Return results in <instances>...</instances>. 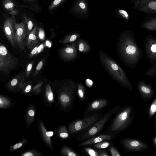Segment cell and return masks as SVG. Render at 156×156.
<instances>
[{"mask_svg": "<svg viewBox=\"0 0 156 156\" xmlns=\"http://www.w3.org/2000/svg\"><path fill=\"white\" fill-rule=\"evenodd\" d=\"M39 125L40 133L43 141L49 148L52 150L53 147L51 137L54 134L53 132L47 131L43 123L41 120L39 121Z\"/></svg>", "mask_w": 156, "mask_h": 156, "instance_id": "9c48e42d", "label": "cell"}, {"mask_svg": "<svg viewBox=\"0 0 156 156\" xmlns=\"http://www.w3.org/2000/svg\"><path fill=\"white\" fill-rule=\"evenodd\" d=\"M2 103V101L1 99L0 98V104H1Z\"/></svg>", "mask_w": 156, "mask_h": 156, "instance_id": "db71d44e", "label": "cell"}, {"mask_svg": "<svg viewBox=\"0 0 156 156\" xmlns=\"http://www.w3.org/2000/svg\"><path fill=\"white\" fill-rule=\"evenodd\" d=\"M98 152L99 156H108V155L106 151L103 150H100Z\"/></svg>", "mask_w": 156, "mask_h": 156, "instance_id": "d6a6232c", "label": "cell"}, {"mask_svg": "<svg viewBox=\"0 0 156 156\" xmlns=\"http://www.w3.org/2000/svg\"><path fill=\"white\" fill-rule=\"evenodd\" d=\"M140 89L144 98H145V100H149V98L151 97V91L150 89L144 86H141Z\"/></svg>", "mask_w": 156, "mask_h": 156, "instance_id": "ffe728a7", "label": "cell"}, {"mask_svg": "<svg viewBox=\"0 0 156 156\" xmlns=\"http://www.w3.org/2000/svg\"><path fill=\"white\" fill-rule=\"evenodd\" d=\"M22 146V144L19 143L16 144L14 146L13 148L14 149H16L21 147Z\"/></svg>", "mask_w": 156, "mask_h": 156, "instance_id": "7bdbcfd3", "label": "cell"}, {"mask_svg": "<svg viewBox=\"0 0 156 156\" xmlns=\"http://www.w3.org/2000/svg\"><path fill=\"white\" fill-rule=\"evenodd\" d=\"M136 51V47L133 46L129 45L128 46L126 49V53L129 55H133L134 54Z\"/></svg>", "mask_w": 156, "mask_h": 156, "instance_id": "4316f807", "label": "cell"}, {"mask_svg": "<svg viewBox=\"0 0 156 156\" xmlns=\"http://www.w3.org/2000/svg\"><path fill=\"white\" fill-rule=\"evenodd\" d=\"M94 146L98 149H104L108 147L110 144V143L108 142H100L95 144Z\"/></svg>", "mask_w": 156, "mask_h": 156, "instance_id": "d4e9b609", "label": "cell"}, {"mask_svg": "<svg viewBox=\"0 0 156 156\" xmlns=\"http://www.w3.org/2000/svg\"><path fill=\"white\" fill-rule=\"evenodd\" d=\"M46 45L47 46H48L49 47H51V43L48 41H47L46 42Z\"/></svg>", "mask_w": 156, "mask_h": 156, "instance_id": "681fc988", "label": "cell"}, {"mask_svg": "<svg viewBox=\"0 0 156 156\" xmlns=\"http://www.w3.org/2000/svg\"><path fill=\"white\" fill-rule=\"evenodd\" d=\"M77 37L75 35H72L70 39V41H74L76 38Z\"/></svg>", "mask_w": 156, "mask_h": 156, "instance_id": "bcb514c9", "label": "cell"}, {"mask_svg": "<svg viewBox=\"0 0 156 156\" xmlns=\"http://www.w3.org/2000/svg\"><path fill=\"white\" fill-rule=\"evenodd\" d=\"M23 0L27 2H31L35 1L36 0Z\"/></svg>", "mask_w": 156, "mask_h": 156, "instance_id": "816d5d0a", "label": "cell"}, {"mask_svg": "<svg viewBox=\"0 0 156 156\" xmlns=\"http://www.w3.org/2000/svg\"><path fill=\"white\" fill-rule=\"evenodd\" d=\"M108 100L105 99H100L93 101L89 107L90 111L99 110L106 107L108 105Z\"/></svg>", "mask_w": 156, "mask_h": 156, "instance_id": "7c38bea8", "label": "cell"}, {"mask_svg": "<svg viewBox=\"0 0 156 156\" xmlns=\"http://www.w3.org/2000/svg\"><path fill=\"white\" fill-rule=\"evenodd\" d=\"M43 48V44H41L39 47L37 49V52H39L41 51Z\"/></svg>", "mask_w": 156, "mask_h": 156, "instance_id": "7dc6e473", "label": "cell"}, {"mask_svg": "<svg viewBox=\"0 0 156 156\" xmlns=\"http://www.w3.org/2000/svg\"><path fill=\"white\" fill-rule=\"evenodd\" d=\"M18 13V12L17 10H14L10 12L9 14L12 16H15L17 15Z\"/></svg>", "mask_w": 156, "mask_h": 156, "instance_id": "ee69618b", "label": "cell"}, {"mask_svg": "<svg viewBox=\"0 0 156 156\" xmlns=\"http://www.w3.org/2000/svg\"><path fill=\"white\" fill-rule=\"evenodd\" d=\"M151 51L152 52L155 53L156 51V45L155 44H153L151 48Z\"/></svg>", "mask_w": 156, "mask_h": 156, "instance_id": "f6af8a7d", "label": "cell"}, {"mask_svg": "<svg viewBox=\"0 0 156 156\" xmlns=\"http://www.w3.org/2000/svg\"><path fill=\"white\" fill-rule=\"evenodd\" d=\"M38 47H36L34 48L31 52V54L32 55H34L37 52Z\"/></svg>", "mask_w": 156, "mask_h": 156, "instance_id": "60d3db41", "label": "cell"}, {"mask_svg": "<svg viewBox=\"0 0 156 156\" xmlns=\"http://www.w3.org/2000/svg\"><path fill=\"white\" fill-rule=\"evenodd\" d=\"M58 133L60 137L65 139L68 137L69 135L65 126H62L59 129Z\"/></svg>", "mask_w": 156, "mask_h": 156, "instance_id": "7402d4cb", "label": "cell"}, {"mask_svg": "<svg viewBox=\"0 0 156 156\" xmlns=\"http://www.w3.org/2000/svg\"><path fill=\"white\" fill-rule=\"evenodd\" d=\"M141 26L150 30H155L156 27V16H148L144 20Z\"/></svg>", "mask_w": 156, "mask_h": 156, "instance_id": "4fadbf2b", "label": "cell"}, {"mask_svg": "<svg viewBox=\"0 0 156 156\" xmlns=\"http://www.w3.org/2000/svg\"><path fill=\"white\" fill-rule=\"evenodd\" d=\"M62 154L65 156H77L78 155L74 151L69 147L64 146L61 149Z\"/></svg>", "mask_w": 156, "mask_h": 156, "instance_id": "2e32d148", "label": "cell"}, {"mask_svg": "<svg viewBox=\"0 0 156 156\" xmlns=\"http://www.w3.org/2000/svg\"><path fill=\"white\" fill-rule=\"evenodd\" d=\"M84 49V46L83 44L81 43L80 44L79 47V50L80 51H82Z\"/></svg>", "mask_w": 156, "mask_h": 156, "instance_id": "b9f144b4", "label": "cell"}, {"mask_svg": "<svg viewBox=\"0 0 156 156\" xmlns=\"http://www.w3.org/2000/svg\"><path fill=\"white\" fill-rule=\"evenodd\" d=\"M115 16L124 20L127 21L129 20L130 15L127 10L121 8H117L115 11Z\"/></svg>", "mask_w": 156, "mask_h": 156, "instance_id": "5bb4252c", "label": "cell"}, {"mask_svg": "<svg viewBox=\"0 0 156 156\" xmlns=\"http://www.w3.org/2000/svg\"><path fill=\"white\" fill-rule=\"evenodd\" d=\"M78 94L79 97L82 99L84 97V93L82 90L79 89L78 90Z\"/></svg>", "mask_w": 156, "mask_h": 156, "instance_id": "836d02e7", "label": "cell"}, {"mask_svg": "<svg viewBox=\"0 0 156 156\" xmlns=\"http://www.w3.org/2000/svg\"><path fill=\"white\" fill-rule=\"evenodd\" d=\"M29 115L31 117H34L35 115V112L33 110H30L28 112Z\"/></svg>", "mask_w": 156, "mask_h": 156, "instance_id": "ab89813d", "label": "cell"}, {"mask_svg": "<svg viewBox=\"0 0 156 156\" xmlns=\"http://www.w3.org/2000/svg\"><path fill=\"white\" fill-rule=\"evenodd\" d=\"M16 23L15 16H12L7 18L4 21L3 26L5 36L9 43L14 47H15L16 45L14 40Z\"/></svg>", "mask_w": 156, "mask_h": 156, "instance_id": "8992f818", "label": "cell"}, {"mask_svg": "<svg viewBox=\"0 0 156 156\" xmlns=\"http://www.w3.org/2000/svg\"><path fill=\"white\" fill-rule=\"evenodd\" d=\"M111 67L114 70L116 71L119 69L118 66L115 63H112L111 65Z\"/></svg>", "mask_w": 156, "mask_h": 156, "instance_id": "e575fe53", "label": "cell"}, {"mask_svg": "<svg viewBox=\"0 0 156 156\" xmlns=\"http://www.w3.org/2000/svg\"><path fill=\"white\" fill-rule=\"evenodd\" d=\"M41 153L39 151V152H27L23 154V156H41Z\"/></svg>", "mask_w": 156, "mask_h": 156, "instance_id": "f1b7e54d", "label": "cell"}, {"mask_svg": "<svg viewBox=\"0 0 156 156\" xmlns=\"http://www.w3.org/2000/svg\"><path fill=\"white\" fill-rule=\"evenodd\" d=\"M88 84L90 86H91L93 84V82L92 80H90L89 79H87L86 80Z\"/></svg>", "mask_w": 156, "mask_h": 156, "instance_id": "c3c4849f", "label": "cell"}, {"mask_svg": "<svg viewBox=\"0 0 156 156\" xmlns=\"http://www.w3.org/2000/svg\"><path fill=\"white\" fill-rule=\"evenodd\" d=\"M13 68L0 55V71L5 74H8L9 71Z\"/></svg>", "mask_w": 156, "mask_h": 156, "instance_id": "9a60e30c", "label": "cell"}, {"mask_svg": "<svg viewBox=\"0 0 156 156\" xmlns=\"http://www.w3.org/2000/svg\"><path fill=\"white\" fill-rule=\"evenodd\" d=\"M46 96L47 100L49 103H52L54 102V95L50 87L47 85L45 89Z\"/></svg>", "mask_w": 156, "mask_h": 156, "instance_id": "d6986e66", "label": "cell"}, {"mask_svg": "<svg viewBox=\"0 0 156 156\" xmlns=\"http://www.w3.org/2000/svg\"><path fill=\"white\" fill-rule=\"evenodd\" d=\"M117 108L115 107L110 110L101 119L94 123L82 136V139H85L91 137L100 132L107 121L116 112Z\"/></svg>", "mask_w": 156, "mask_h": 156, "instance_id": "7a4b0ae2", "label": "cell"}, {"mask_svg": "<svg viewBox=\"0 0 156 156\" xmlns=\"http://www.w3.org/2000/svg\"><path fill=\"white\" fill-rule=\"evenodd\" d=\"M138 0H130V1H131V2L135 1H138Z\"/></svg>", "mask_w": 156, "mask_h": 156, "instance_id": "f5cc1de1", "label": "cell"}, {"mask_svg": "<svg viewBox=\"0 0 156 156\" xmlns=\"http://www.w3.org/2000/svg\"><path fill=\"white\" fill-rule=\"evenodd\" d=\"M99 115L97 114L73 122L69 127V132L71 133L78 132L91 126L98 120Z\"/></svg>", "mask_w": 156, "mask_h": 156, "instance_id": "277c9868", "label": "cell"}, {"mask_svg": "<svg viewBox=\"0 0 156 156\" xmlns=\"http://www.w3.org/2000/svg\"><path fill=\"white\" fill-rule=\"evenodd\" d=\"M131 2L136 10L144 12L149 16H156V0H140Z\"/></svg>", "mask_w": 156, "mask_h": 156, "instance_id": "3957f363", "label": "cell"}, {"mask_svg": "<svg viewBox=\"0 0 156 156\" xmlns=\"http://www.w3.org/2000/svg\"><path fill=\"white\" fill-rule=\"evenodd\" d=\"M19 78V77H16L11 80L9 83V85L12 87L16 86L18 83Z\"/></svg>", "mask_w": 156, "mask_h": 156, "instance_id": "f546056e", "label": "cell"}, {"mask_svg": "<svg viewBox=\"0 0 156 156\" xmlns=\"http://www.w3.org/2000/svg\"><path fill=\"white\" fill-rule=\"evenodd\" d=\"M36 39V37L34 34V30L28 36V45L30 42L31 41L35 40Z\"/></svg>", "mask_w": 156, "mask_h": 156, "instance_id": "4dcf8cb0", "label": "cell"}, {"mask_svg": "<svg viewBox=\"0 0 156 156\" xmlns=\"http://www.w3.org/2000/svg\"><path fill=\"white\" fill-rule=\"evenodd\" d=\"M32 67V65L31 63H30L28 65L27 68V73H28L31 71Z\"/></svg>", "mask_w": 156, "mask_h": 156, "instance_id": "f35d334b", "label": "cell"}, {"mask_svg": "<svg viewBox=\"0 0 156 156\" xmlns=\"http://www.w3.org/2000/svg\"><path fill=\"white\" fill-rule=\"evenodd\" d=\"M3 5L5 9L10 12L15 9V5L12 0H3Z\"/></svg>", "mask_w": 156, "mask_h": 156, "instance_id": "e0dca14e", "label": "cell"}, {"mask_svg": "<svg viewBox=\"0 0 156 156\" xmlns=\"http://www.w3.org/2000/svg\"><path fill=\"white\" fill-rule=\"evenodd\" d=\"M43 66V63L42 61L40 62L36 66V69L37 70L40 69Z\"/></svg>", "mask_w": 156, "mask_h": 156, "instance_id": "d590c367", "label": "cell"}, {"mask_svg": "<svg viewBox=\"0 0 156 156\" xmlns=\"http://www.w3.org/2000/svg\"><path fill=\"white\" fill-rule=\"evenodd\" d=\"M88 8V5L85 0H78L73 9L75 13L86 19L88 18L89 14Z\"/></svg>", "mask_w": 156, "mask_h": 156, "instance_id": "ba28073f", "label": "cell"}, {"mask_svg": "<svg viewBox=\"0 0 156 156\" xmlns=\"http://www.w3.org/2000/svg\"><path fill=\"white\" fill-rule=\"evenodd\" d=\"M59 100L62 106L66 107L69 104L71 99L69 95L65 94H62L60 95Z\"/></svg>", "mask_w": 156, "mask_h": 156, "instance_id": "ac0fdd59", "label": "cell"}, {"mask_svg": "<svg viewBox=\"0 0 156 156\" xmlns=\"http://www.w3.org/2000/svg\"><path fill=\"white\" fill-rule=\"evenodd\" d=\"M120 142L126 149L131 151H142L149 148L145 143L136 139H124Z\"/></svg>", "mask_w": 156, "mask_h": 156, "instance_id": "52a82bcc", "label": "cell"}, {"mask_svg": "<svg viewBox=\"0 0 156 156\" xmlns=\"http://www.w3.org/2000/svg\"><path fill=\"white\" fill-rule=\"evenodd\" d=\"M134 116L133 107L125 108L116 115L113 120L110 126L111 131L117 132L127 128L132 122Z\"/></svg>", "mask_w": 156, "mask_h": 156, "instance_id": "6da1fadb", "label": "cell"}, {"mask_svg": "<svg viewBox=\"0 0 156 156\" xmlns=\"http://www.w3.org/2000/svg\"><path fill=\"white\" fill-rule=\"evenodd\" d=\"M156 138L155 137L154 138V139H153L154 143V144L155 146H156Z\"/></svg>", "mask_w": 156, "mask_h": 156, "instance_id": "f907efd6", "label": "cell"}, {"mask_svg": "<svg viewBox=\"0 0 156 156\" xmlns=\"http://www.w3.org/2000/svg\"><path fill=\"white\" fill-rule=\"evenodd\" d=\"M113 136L110 134H101L99 136L92 137L90 139L79 144V147L90 145L106 140H110L113 137Z\"/></svg>", "mask_w": 156, "mask_h": 156, "instance_id": "8fae6325", "label": "cell"}, {"mask_svg": "<svg viewBox=\"0 0 156 156\" xmlns=\"http://www.w3.org/2000/svg\"><path fill=\"white\" fill-rule=\"evenodd\" d=\"M65 51L68 53H72L73 52V50L72 48H67L66 49Z\"/></svg>", "mask_w": 156, "mask_h": 156, "instance_id": "8d00e7d4", "label": "cell"}, {"mask_svg": "<svg viewBox=\"0 0 156 156\" xmlns=\"http://www.w3.org/2000/svg\"><path fill=\"white\" fill-rule=\"evenodd\" d=\"M23 20L26 23L27 33H29L32 29L34 26V23L32 20L26 16H23Z\"/></svg>", "mask_w": 156, "mask_h": 156, "instance_id": "44dd1931", "label": "cell"}, {"mask_svg": "<svg viewBox=\"0 0 156 156\" xmlns=\"http://www.w3.org/2000/svg\"><path fill=\"white\" fill-rule=\"evenodd\" d=\"M31 86L30 85H28L25 89V91L26 93L29 92L31 90Z\"/></svg>", "mask_w": 156, "mask_h": 156, "instance_id": "74e56055", "label": "cell"}, {"mask_svg": "<svg viewBox=\"0 0 156 156\" xmlns=\"http://www.w3.org/2000/svg\"><path fill=\"white\" fill-rule=\"evenodd\" d=\"M44 36V32L43 30L41 28L39 30V37L40 39H43Z\"/></svg>", "mask_w": 156, "mask_h": 156, "instance_id": "1f68e13d", "label": "cell"}, {"mask_svg": "<svg viewBox=\"0 0 156 156\" xmlns=\"http://www.w3.org/2000/svg\"><path fill=\"white\" fill-rule=\"evenodd\" d=\"M0 55L14 69L18 64L17 60L9 52L6 48L0 42Z\"/></svg>", "mask_w": 156, "mask_h": 156, "instance_id": "30bf717a", "label": "cell"}, {"mask_svg": "<svg viewBox=\"0 0 156 156\" xmlns=\"http://www.w3.org/2000/svg\"><path fill=\"white\" fill-rule=\"evenodd\" d=\"M112 156H120L121 154L114 147H111L109 149Z\"/></svg>", "mask_w": 156, "mask_h": 156, "instance_id": "83f0119b", "label": "cell"}, {"mask_svg": "<svg viewBox=\"0 0 156 156\" xmlns=\"http://www.w3.org/2000/svg\"><path fill=\"white\" fill-rule=\"evenodd\" d=\"M85 151L91 156H99L98 152L95 150L90 148H85Z\"/></svg>", "mask_w": 156, "mask_h": 156, "instance_id": "484cf974", "label": "cell"}, {"mask_svg": "<svg viewBox=\"0 0 156 156\" xmlns=\"http://www.w3.org/2000/svg\"><path fill=\"white\" fill-rule=\"evenodd\" d=\"M65 0H54L48 8V11H52L60 5Z\"/></svg>", "mask_w": 156, "mask_h": 156, "instance_id": "603a6c76", "label": "cell"}, {"mask_svg": "<svg viewBox=\"0 0 156 156\" xmlns=\"http://www.w3.org/2000/svg\"><path fill=\"white\" fill-rule=\"evenodd\" d=\"M16 31L14 40L16 44L21 50L24 48V39L27 31V25L24 20L15 23Z\"/></svg>", "mask_w": 156, "mask_h": 156, "instance_id": "5b68a950", "label": "cell"}, {"mask_svg": "<svg viewBox=\"0 0 156 156\" xmlns=\"http://www.w3.org/2000/svg\"><path fill=\"white\" fill-rule=\"evenodd\" d=\"M156 111V98H155L151 105L149 111V115L150 117H152Z\"/></svg>", "mask_w": 156, "mask_h": 156, "instance_id": "cb8c5ba5", "label": "cell"}]
</instances>
